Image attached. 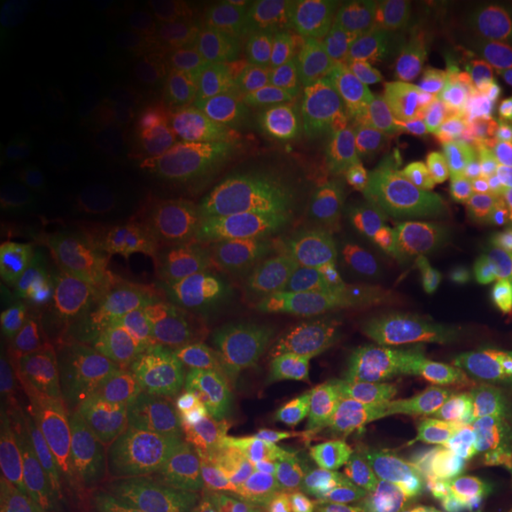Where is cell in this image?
Masks as SVG:
<instances>
[{"mask_svg":"<svg viewBox=\"0 0 512 512\" xmlns=\"http://www.w3.org/2000/svg\"><path fill=\"white\" fill-rule=\"evenodd\" d=\"M349 418L401 451L475 460L512 448V356L444 354L392 394L358 399Z\"/></svg>","mask_w":512,"mask_h":512,"instance_id":"cell-1","label":"cell"},{"mask_svg":"<svg viewBox=\"0 0 512 512\" xmlns=\"http://www.w3.org/2000/svg\"><path fill=\"white\" fill-rule=\"evenodd\" d=\"M496 226V197L453 178L425 174L408 209V259L434 275L486 259Z\"/></svg>","mask_w":512,"mask_h":512,"instance_id":"cell-2","label":"cell"},{"mask_svg":"<svg viewBox=\"0 0 512 512\" xmlns=\"http://www.w3.org/2000/svg\"><path fill=\"white\" fill-rule=\"evenodd\" d=\"M505 64L477 50L396 57L389 98L406 128L448 124L489 112Z\"/></svg>","mask_w":512,"mask_h":512,"instance_id":"cell-3","label":"cell"},{"mask_svg":"<svg viewBox=\"0 0 512 512\" xmlns=\"http://www.w3.org/2000/svg\"><path fill=\"white\" fill-rule=\"evenodd\" d=\"M422 309L451 354L512 356V283L494 268L425 275Z\"/></svg>","mask_w":512,"mask_h":512,"instance_id":"cell-4","label":"cell"},{"mask_svg":"<svg viewBox=\"0 0 512 512\" xmlns=\"http://www.w3.org/2000/svg\"><path fill=\"white\" fill-rule=\"evenodd\" d=\"M441 339L422 304L406 306L375 323L342 330V370L337 394H392L408 387L441 358Z\"/></svg>","mask_w":512,"mask_h":512,"instance_id":"cell-5","label":"cell"},{"mask_svg":"<svg viewBox=\"0 0 512 512\" xmlns=\"http://www.w3.org/2000/svg\"><path fill=\"white\" fill-rule=\"evenodd\" d=\"M413 131L382 128L354 140L335 169V188L344 202L375 216L408 211L422 183Z\"/></svg>","mask_w":512,"mask_h":512,"instance_id":"cell-6","label":"cell"},{"mask_svg":"<svg viewBox=\"0 0 512 512\" xmlns=\"http://www.w3.org/2000/svg\"><path fill=\"white\" fill-rule=\"evenodd\" d=\"M413 143L425 174L475 185L494 197L512 174V147L489 112L420 128Z\"/></svg>","mask_w":512,"mask_h":512,"instance_id":"cell-7","label":"cell"},{"mask_svg":"<svg viewBox=\"0 0 512 512\" xmlns=\"http://www.w3.org/2000/svg\"><path fill=\"white\" fill-rule=\"evenodd\" d=\"M339 294V273L306 261L283 259L256 249L252 264L226 297L235 318L259 313H290L311 318L325 311Z\"/></svg>","mask_w":512,"mask_h":512,"instance_id":"cell-8","label":"cell"},{"mask_svg":"<svg viewBox=\"0 0 512 512\" xmlns=\"http://www.w3.org/2000/svg\"><path fill=\"white\" fill-rule=\"evenodd\" d=\"M235 368L268 389H294L304 382L316 356L311 318L290 313H259L235 318Z\"/></svg>","mask_w":512,"mask_h":512,"instance_id":"cell-9","label":"cell"},{"mask_svg":"<svg viewBox=\"0 0 512 512\" xmlns=\"http://www.w3.org/2000/svg\"><path fill=\"white\" fill-rule=\"evenodd\" d=\"M370 15L396 57L484 48V22L453 0H377Z\"/></svg>","mask_w":512,"mask_h":512,"instance_id":"cell-10","label":"cell"},{"mask_svg":"<svg viewBox=\"0 0 512 512\" xmlns=\"http://www.w3.org/2000/svg\"><path fill=\"white\" fill-rule=\"evenodd\" d=\"M285 105L299 124L332 133L347 143L382 128H406L389 95L361 91L328 74L294 81L287 91Z\"/></svg>","mask_w":512,"mask_h":512,"instance_id":"cell-11","label":"cell"},{"mask_svg":"<svg viewBox=\"0 0 512 512\" xmlns=\"http://www.w3.org/2000/svg\"><path fill=\"white\" fill-rule=\"evenodd\" d=\"M290 479L261 460H226L197 479L188 512H297Z\"/></svg>","mask_w":512,"mask_h":512,"instance_id":"cell-12","label":"cell"},{"mask_svg":"<svg viewBox=\"0 0 512 512\" xmlns=\"http://www.w3.org/2000/svg\"><path fill=\"white\" fill-rule=\"evenodd\" d=\"M86 482L50 456H17L3 465L0 512H88Z\"/></svg>","mask_w":512,"mask_h":512,"instance_id":"cell-13","label":"cell"},{"mask_svg":"<svg viewBox=\"0 0 512 512\" xmlns=\"http://www.w3.org/2000/svg\"><path fill=\"white\" fill-rule=\"evenodd\" d=\"M422 280L425 275L408 256H392L363 266L344 290L339 328H358L406 306L422 304Z\"/></svg>","mask_w":512,"mask_h":512,"instance_id":"cell-14","label":"cell"},{"mask_svg":"<svg viewBox=\"0 0 512 512\" xmlns=\"http://www.w3.org/2000/svg\"><path fill=\"white\" fill-rule=\"evenodd\" d=\"M81 377V356L74 339L62 332L41 335L17 358L10 373V403L38 408L74 394Z\"/></svg>","mask_w":512,"mask_h":512,"instance_id":"cell-15","label":"cell"},{"mask_svg":"<svg viewBox=\"0 0 512 512\" xmlns=\"http://www.w3.org/2000/svg\"><path fill=\"white\" fill-rule=\"evenodd\" d=\"M119 387L126 408L140 422H169L192 399L188 370L162 349H140L121 370Z\"/></svg>","mask_w":512,"mask_h":512,"instance_id":"cell-16","label":"cell"},{"mask_svg":"<svg viewBox=\"0 0 512 512\" xmlns=\"http://www.w3.org/2000/svg\"><path fill=\"white\" fill-rule=\"evenodd\" d=\"M320 67L332 79L368 93L389 95L396 55L377 29L351 24L337 27L320 41Z\"/></svg>","mask_w":512,"mask_h":512,"instance_id":"cell-17","label":"cell"},{"mask_svg":"<svg viewBox=\"0 0 512 512\" xmlns=\"http://www.w3.org/2000/svg\"><path fill=\"white\" fill-rule=\"evenodd\" d=\"M74 27V10L69 3L31 0L12 5L0 34V53L12 69H34L46 64L62 50Z\"/></svg>","mask_w":512,"mask_h":512,"instance_id":"cell-18","label":"cell"},{"mask_svg":"<svg viewBox=\"0 0 512 512\" xmlns=\"http://www.w3.org/2000/svg\"><path fill=\"white\" fill-rule=\"evenodd\" d=\"M43 451L83 482L105 484L117 470V453L105 427L86 411H67L38 430Z\"/></svg>","mask_w":512,"mask_h":512,"instance_id":"cell-19","label":"cell"},{"mask_svg":"<svg viewBox=\"0 0 512 512\" xmlns=\"http://www.w3.org/2000/svg\"><path fill=\"white\" fill-rule=\"evenodd\" d=\"M354 247L356 238L351 230L332 216L292 214L273 228L259 252L306 261L339 273L354 254Z\"/></svg>","mask_w":512,"mask_h":512,"instance_id":"cell-20","label":"cell"},{"mask_svg":"<svg viewBox=\"0 0 512 512\" xmlns=\"http://www.w3.org/2000/svg\"><path fill=\"white\" fill-rule=\"evenodd\" d=\"M252 259L254 254L240 240L219 242L204 254L202 266L197 268V287L204 297H214L216 292L228 294L252 264Z\"/></svg>","mask_w":512,"mask_h":512,"instance_id":"cell-21","label":"cell"},{"mask_svg":"<svg viewBox=\"0 0 512 512\" xmlns=\"http://www.w3.org/2000/svg\"><path fill=\"white\" fill-rule=\"evenodd\" d=\"M358 512H489L484 505L458 496L437 498H370Z\"/></svg>","mask_w":512,"mask_h":512,"instance_id":"cell-22","label":"cell"},{"mask_svg":"<svg viewBox=\"0 0 512 512\" xmlns=\"http://www.w3.org/2000/svg\"><path fill=\"white\" fill-rule=\"evenodd\" d=\"M508 254H512V174L503 183V188L496 197L494 238H491V247L486 252L484 264H496V261H501Z\"/></svg>","mask_w":512,"mask_h":512,"instance_id":"cell-23","label":"cell"},{"mask_svg":"<svg viewBox=\"0 0 512 512\" xmlns=\"http://www.w3.org/2000/svg\"><path fill=\"white\" fill-rule=\"evenodd\" d=\"M489 114L505 143L512 147V62L503 67L501 79L496 83L494 98H491Z\"/></svg>","mask_w":512,"mask_h":512,"instance_id":"cell-24","label":"cell"},{"mask_svg":"<svg viewBox=\"0 0 512 512\" xmlns=\"http://www.w3.org/2000/svg\"><path fill=\"white\" fill-rule=\"evenodd\" d=\"M489 268H494L496 273H501L503 278H508L510 283H512V254H508V256H503L501 261H496V264H491Z\"/></svg>","mask_w":512,"mask_h":512,"instance_id":"cell-25","label":"cell"},{"mask_svg":"<svg viewBox=\"0 0 512 512\" xmlns=\"http://www.w3.org/2000/svg\"><path fill=\"white\" fill-rule=\"evenodd\" d=\"M498 512H512V494L505 498V503H503V508L498 510Z\"/></svg>","mask_w":512,"mask_h":512,"instance_id":"cell-26","label":"cell"},{"mask_svg":"<svg viewBox=\"0 0 512 512\" xmlns=\"http://www.w3.org/2000/svg\"><path fill=\"white\" fill-rule=\"evenodd\" d=\"M510 62H512V31H510Z\"/></svg>","mask_w":512,"mask_h":512,"instance_id":"cell-27","label":"cell"}]
</instances>
